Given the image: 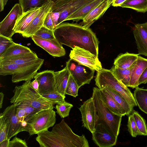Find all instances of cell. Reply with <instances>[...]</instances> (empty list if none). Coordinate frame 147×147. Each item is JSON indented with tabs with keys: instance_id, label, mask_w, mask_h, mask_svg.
<instances>
[{
	"instance_id": "13",
	"label": "cell",
	"mask_w": 147,
	"mask_h": 147,
	"mask_svg": "<svg viewBox=\"0 0 147 147\" xmlns=\"http://www.w3.org/2000/svg\"><path fill=\"white\" fill-rule=\"evenodd\" d=\"M54 3L52 0H47L42 5L38 14L22 34L23 37L31 38L43 26L45 18L48 14L51 12Z\"/></svg>"
},
{
	"instance_id": "15",
	"label": "cell",
	"mask_w": 147,
	"mask_h": 147,
	"mask_svg": "<svg viewBox=\"0 0 147 147\" xmlns=\"http://www.w3.org/2000/svg\"><path fill=\"white\" fill-rule=\"evenodd\" d=\"M54 73V71L46 70L37 73L34 76V78L38 82V92L41 95L58 92L55 85Z\"/></svg>"
},
{
	"instance_id": "1",
	"label": "cell",
	"mask_w": 147,
	"mask_h": 147,
	"mask_svg": "<svg viewBox=\"0 0 147 147\" xmlns=\"http://www.w3.org/2000/svg\"><path fill=\"white\" fill-rule=\"evenodd\" d=\"M53 32L61 45L72 49L75 46L82 47L98 57L99 42L90 28L77 23H62L55 27Z\"/></svg>"
},
{
	"instance_id": "38",
	"label": "cell",
	"mask_w": 147,
	"mask_h": 147,
	"mask_svg": "<svg viewBox=\"0 0 147 147\" xmlns=\"http://www.w3.org/2000/svg\"><path fill=\"white\" fill-rule=\"evenodd\" d=\"M127 127L130 135L134 137H136L140 134L132 114L129 115L127 123Z\"/></svg>"
},
{
	"instance_id": "31",
	"label": "cell",
	"mask_w": 147,
	"mask_h": 147,
	"mask_svg": "<svg viewBox=\"0 0 147 147\" xmlns=\"http://www.w3.org/2000/svg\"><path fill=\"white\" fill-rule=\"evenodd\" d=\"M32 51L29 48L18 44L15 43L8 49L0 56V58L15 56Z\"/></svg>"
},
{
	"instance_id": "37",
	"label": "cell",
	"mask_w": 147,
	"mask_h": 147,
	"mask_svg": "<svg viewBox=\"0 0 147 147\" xmlns=\"http://www.w3.org/2000/svg\"><path fill=\"white\" fill-rule=\"evenodd\" d=\"M34 35L46 39L53 40L56 38L53 31L48 29L43 26Z\"/></svg>"
},
{
	"instance_id": "12",
	"label": "cell",
	"mask_w": 147,
	"mask_h": 147,
	"mask_svg": "<svg viewBox=\"0 0 147 147\" xmlns=\"http://www.w3.org/2000/svg\"><path fill=\"white\" fill-rule=\"evenodd\" d=\"M22 13L20 4H16L0 23V35L12 39V36L15 33L13 29L16 22Z\"/></svg>"
},
{
	"instance_id": "4",
	"label": "cell",
	"mask_w": 147,
	"mask_h": 147,
	"mask_svg": "<svg viewBox=\"0 0 147 147\" xmlns=\"http://www.w3.org/2000/svg\"><path fill=\"white\" fill-rule=\"evenodd\" d=\"M13 62L18 65L20 68L19 72L12 77L13 82L31 80L37 73L43 64L44 60L39 58L33 51L18 55L0 58Z\"/></svg>"
},
{
	"instance_id": "16",
	"label": "cell",
	"mask_w": 147,
	"mask_h": 147,
	"mask_svg": "<svg viewBox=\"0 0 147 147\" xmlns=\"http://www.w3.org/2000/svg\"><path fill=\"white\" fill-rule=\"evenodd\" d=\"M31 38L36 44L54 57L63 56L66 54L65 49L56 38L46 39L35 35L33 36Z\"/></svg>"
},
{
	"instance_id": "32",
	"label": "cell",
	"mask_w": 147,
	"mask_h": 147,
	"mask_svg": "<svg viewBox=\"0 0 147 147\" xmlns=\"http://www.w3.org/2000/svg\"><path fill=\"white\" fill-rule=\"evenodd\" d=\"M132 114L139 132L140 135L147 136V126L144 119L138 113L134 110Z\"/></svg>"
},
{
	"instance_id": "29",
	"label": "cell",
	"mask_w": 147,
	"mask_h": 147,
	"mask_svg": "<svg viewBox=\"0 0 147 147\" xmlns=\"http://www.w3.org/2000/svg\"><path fill=\"white\" fill-rule=\"evenodd\" d=\"M133 95L139 109L147 114V89L137 87L134 91Z\"/></svg>"
},
{
	"instance_id": "7",
	"label": "cell",
	"mask_w": 147,
	"mask_h": 147,
	"mask_svg": "<svg viewBox=\"0 0 147 147\" xmlns=\"http://www.w3.org/2000/svg\"><path fill=\"white\" fill-rule=\"evenodd\" d=\"M55 112L53 109L41 111L30 117L26 122L23 131L30 135L37 134L53 126L56 121Z\"/></svg>"
},
{
	"instance_id": "17",
	"label": "cell",
	"mask_w": 147,
	"mask_h": 147,
	"mask_svg": "<svg viewBox=\"0 0 147 147\" xmlns=\"http://www.w3.org/2000/svg\"><path fill=\"white\" fill-rule=\"evenodd\" d=\"M1 114L8 120L9 127L8 138L10 139L19 132L23 131L22 123L16 114V106L14 104L8 106Z\"/></svg>"
},
{
	"instance_id": "14",
	"label": "cell",
	"mask_w": 147,
	"mask_h": 147,
	"mask_svg": "<svg viewBox=\"0 0 147 147\" xmlns=\"http://www.w3.org/2000/svg\"><path fill=\"white\" fill-rule=\"evenodd\" d=\"M92 139L100 147H111L115 145L117 137L111 133L101 124H97L92 133Z\"/></svg>"
},
{
	"instance_id": "28",
	"label": "cell",
	"mask_w": 147,
	"mask_h": 147,
	"mask_svg": "<svg viewBox=\"0 0 147 147\" xmlns=\"http://www.w3.org/2000/svg\"><path fill=\"white\" fill-rule=\"evenodd\" d=\"M20 71L19 67L17 64L9 61L0 60V75H12L13 77L16 75Z\"/></svg>"
},
{
	"instance_id": "53",
	"label": "cell",
	"mask_w": 147,
	"mask_h": 147,
	"mask_svg": "<svg viewBox=\"0 0 147 147\" xmlns=\"http://www.w3.org/2000/svg\"></svg>"
},
{
	"instance_id": "24",
	"label": "cell",
	"mask_w": 147,
	"mask_h": 147,
	"mask_svg": "<svg viewBox=\"0 0 147 147\" xmlns=\"http://www.w3.org/2000/svg\"><path fill=\"white\" fill-rule=\"evenodd\" d=\"M100 92L103 100L112 113L122 117L126 115L125 111L105 89H100Z\"/></svg>"
},
{
	"instance_id": "42",
	"label": "cell",
	"mask_w": 147,
	"mask_h": 147,
	"mask_svg": "<svg viewBox=\"0 0 147 147\" xmlns=\"http://www.w3.org/2000/svg\"><path fill=\"white\" fill-rule=\"evenodd\" d=\"M25 140H23L16 136L9 142L8 147H28Z\"/></svg>"
},
{
	"instance_id": "18",
	"label": "cell",
	"mask_w": 147,
	"mask_h": 147,
	"mask_svg": "<svg viewBox=\"0 0 147 147\" xmlns=\"http://www.w3.org/2000/svg\"><path fill=\"white\" fill-rule=\"evenodd\" d=\"M133 30L138 54L147 56V22L136 24Z\"/></svg>"
},
{
	"instance_id": "3",
	"label": "cell",
	"mask_w": 147,
	"mask_h": 147,
	"mask_svg": "<svg viewBox=\"0 0 147 147\" xmlns=\"http://www.w3.org/2000/svg\"><path fill=\"white\" fill-rule=\"evenodd\" d=\"M30 80L26 81L22 85L15 87L10 103L15 105L26 104L40 111L53 109L52 102L34 89L30 84Z\"/></svg>"
},
{
	"instance_id": "36",
	"label": "cell",
	"mask_w": 147,
	"mask_h": 147,
	"mask_svg": "<svg viewBox=\"0 0 147 147\" xmlns=\"http://www.w3.org/2000/svg\"><path fill=\"white\" fill-rule=\"evenodd\" d=\"M79 88L77 83L70 74L65 89V94L76 97L78 96Z\"/></svg>"
},
{
	"instance_id": "25",
	"label": "cell",
	"mask_w": 147,
	"mask_h": 147,
	"mask_svg": "<svg viewBox=\"0 0 147 147\" xmlns=\"http://www.w3.org/2000/svg\"><path fill=\"white\" fill-rule=\"evenodd\" d=\"M103 0H94L83 6L68 16L65 21L71 20L74 22H78L80 20H83L91 11Z\"/></svg>"
},
{
	"instance_id": "48",
	"label": "cell",
	"mask_w": 147,
	"mask_h": 147,
	"mask_svg": "<svg viewBox=\"0 0 147 147\" xmlns=\"http://www.w3.org/2000/svg\"><path fill=\"white\" fill-rule=\"evenodd\" d=\"M126 0H113V1L112 5L114 7L120 6Z\"/></svg>"
},
{
	"instance_id": "19",
	"label": "cell",
	"mask_w": 147,
	"mask_h": 147,
	"mask_svg": "<svg viewBox=\"0 0 147 147\" xmlns=\"http://www.w3.org/2000/svg\"><path fill=\"white\" fill-rule=\"evenodd\" d=\"M41 8V6L36 7L23 13L18 19L14 28L15 33L22 34L38 14Z\"/></svg>"
},
{
	"instance_id": "8",
	"label": "cell",
	"mask_w": 147,
	"mask_h": 147,
	"mask_svg": "<svg viewBox=\"0 0 147 147\" xmlns=\"http://www.w3.org/2000/svg\"><path fill=\"white\" fill-rule=\"evenodd\" d=\"M94 0H56L51 11L59 13L58 25L80 7Z\"/></svg>"
},
{
	"instance_id": "22",
	"label": "cell",
	"mask_w": 147,
	"mask_h": 147,
	"mask_svg": "<svg viewBox=\"0 0 147 147\" xmlns=\"http://www.w3.org/2000/svg\"><path fill=\"white\" fill-rule=\"evenodd\" d=\"M55 79L57 92L65 97V91L70 75L67 67L58 71H54Z\"/></svg>"
},
{
	"instance_id": "2",
	"label": "cell",
	"mask_w": 147,
	"mask_h": 147,
	"mask_svg": "<svg viewBox=\"0 0 147 147\" xmlns=\"http://www.w3.org/2000/svg\"><path fill=\"white\" fill-rule=\"evenodd\" d=\"M36 140L41 147H89L84 135L75 134L63 120L56 124L51 131L38 133Z\"/></svg>"
},
{
	"instance_id": "34",
	"label": "cell",
	"mask_w": 147,
	"mask_h": 147,
	"mask_svg": "<svg viewBox=\"0 0 147 147\" xmlns=\"http://www.w3.org/2000/svg\"><path fill=\"white\" fill-rule=\"evenodd\" d=\"M47 0H19L23 13L31 8L41 6Z\"/></svg>"
},
{
	"instance_id": "49",
	"label": "cell",
	"mask_w": 147,
	"mask_h": 147,
	"mask_svg": "<svg viewBox=\"0 0 147 147\" xmlns=\"http://www.w3.org/2000/svg\"><path fill=\"white\" fill-rule=\"evenodd\" d=\"M10 139H7L0 142V147H8Z\"/></svg>"
},
{
	"instance_id": "26",
	"label": "cell",
	"mask_w": 147,
	"mask_h": 147,
	"mask_svg": "<svg viewBox=\"0 0 147 147\" xmlns=\"http://www.w3.org/2000/svg\"><path fill=\"white\" fill-rule=\"evenodd\" d=\"M120 105L126 113V115L131 114L134 107L128 102L121 94L114 90L108 87L104 88Z\"/></svg>"
},
{
	"instance_id": "9",
	"label": "cell",
	"mask_w": 147,
	"mask_h": 147,
	"mask_svg": "<svg viewBox=\"0 0 147 147\" xmlns=\"http://www.w3.org/2000/svg\"><path fill=\"white\" fill-rule=\"evenodd\" d=\"M70 59L80 64L98 71L102 68L98 58L83 48L75 46L72 48L69 55Z\"/></svg>"
},
{
	"instance_id": "41",
	"label": "cell",
	"mask_w": 147,
	"mask_h": 147,
	"mask_svg": "<svg viewBox=\"0 0 147 147\" xmlns=\"http://www.w3.org/2000/svg\"><path fill=\"white\" fill-rule=\"evenodd\" d=\"M18 105H19L22 107L25 111L26 118L24 120L25 122H26L32 116L40 111L33 107L26 104H20Z\"/></svg>"
},
{
	"instance_id": "44",
	"label": "cell",
	"mask_w": 147,
	"mask_h": 147,
	"mask_svg": "<svg viewBox=\"0 0 147 147\" xmlns=\"http://www.w3.org/2000/svg\"><path fill=\"white\" fill-rule=\"evenodd\" d=\"M50 12L47 16L45 20L43 26L48 29L53 31L55 27L53 25Z\"/></svg>"
},
{
	"instance_id": "43",
	"label": "cell",
	"mask_w": 147,
	"mask_h": 147,
	"mask_svg": "<svg viewBox=\"0 0 147 147\" xmlns=\"http://www.w3.org/2000/svg\"><path fill=\"white\" fill-rule=\"evenodd\" d=\"M16 106V114L21 122L24 121L26 118V113L24 109L19 105Z\"/></svg>"
},
{
	"instance_id": "50",
	"label": "cell",
	"mask_w": 147,
	"mask_h": 147,
	"mask_svg": "<svg viewBox=\"0 0 147 147\" xmlns=\"http://www.w3.org/2000/svg\"><path fill=\"white\" fill-rule=\"evenodd\" d=\"M4 97V94L1 92L0 93V108L1 109L2 107V105Z\"/></svg>"
},
{
	"instance_id": "5",
	"label": "cell",
	"mask_w": 147,
	"mask_h": 147,
	"mask_svg": "<svg viewBox=\"0 0 147 147\" xmlns=\"http://www.w3.org/2000/svg\"><path fill=\"white\" fill-rule=\"evenodd\" d=\"M92 97L98 118L97 124H102L117 137L122 116L115 114L110 110L103 100L98 88H93Z\"/></svg>"
},
{
	"instance_id": "21",
	"label": "cell",
	"mask_w": 147,
	"mask_h": 147,
	"mask_svg": "<svg viewBox=\"0 0 147 147\" xmlns=\"http://www.w3.org/2000/svg\"><path fill=\"white\" fill-rule=\"evenodd\" d=\"M146 67L147 59L139 55L132 71L129 87L134 88L138 86L139 78Z\"/></svg>"
},
{
	"instance_id": "52",
	"label": "cell",
	"mask_w": 147,
	"mask_h": 147,
	"mask_svg": "<svg viewBox=\"0 0 147 147\" xmlns=\"http://www.w3.org/2000/svg\"><path fill=\"white\" fill-rule=\"evenodd\" d=\"M7 1L8 0H3V6L4 7L6 5Z\"/></svg>"
},
{
	"instance_id": "11",
	"label": "cell",
	"mask_w": 147,
	"mask_h": 147,
	"mask_svg": "<svg viewBox=\"0 0 147 147\" xmlns=\"http://www.w3.org/2000/svg\"><path fill=\"white\" fill-rule=\"evenodd\" d=\"M79 109L81 114L84 126L92 133L95 130L98 118L92 98L85 101Z\"/></svg>"
},
{
	"instance_id": "35",
	"label": "cell",
	"mask_w": 147,
	"mask_h": 147,
	"mask_svg": "<svg viewBox=\"0 0 147 147\" xmlns=\"http://www.w3.org/2000/svg\"><path fill=\"white\" fill-rule=\"evenodd\" d=\"M73 107V105L65 101L56 104L55 109L57 114L61 118L68 117L70 111Z\"/></svg>"
},
{
	"instance_id": "45",
	"label": "cell",
	"mask_w": 147,
	"mask_h": 147,
	"mask_svg": "<svg viewBox=\"0 0 147 147\" xmlns=\"http://www.w3.org/2000/svg\"><path fill=\"white\" fill-rule=\"evenodd\" d=\"M50 13L53 25L55 27L58 25L59 13L58 12L53 11H51Z\"/></svg>"
},
{
	"instance_id": "27",
	"label": "cell",
	"mask_w": 147,
	"mask_h": 147,
	"mask_svg": "<svg viewBox=\"0 0 147 147\" xmlns=\"http://www.w3.org/2000/svg\"><path fill=\"white\" fill-rule=\"evenodd\" d=\"M135 64L131 67L125 69H121L113 65L110 70L118 80L129 87L132 71Z\"/></svg>"
},
{
	"instance_id": "39",
	"label": "cell",
	"mask_w": 147,
	"mask_h": 147,
	"mask_svg": "<svg viewBox=\"0 0 147 147\" xmlns=\"http://www.w3.org/2000/svg\"><path fill=\"white\" fill-rule=\"evenodd\" d=\"M43 96L51 101L54 105L64 102L65 98L58 92H52L43 94Z\"/></svg>"
},
{
	"instance_id": "46",
	"label": "cell",
	"mask_w": 147,
	"mask_h": 147,
	"mask_svg": "<svg viewBox=\"0 0 147 147\" xmlns=\"http://www.w3.org/2000/svg\"><path fill=\"white\" fill-rule=\"evenodd\" d=\"M147 82V67H146L140 77L138 80L139 85L145 84Z\"/></svg>"
},
{
	"instance_id": "6",
	"label": "cell",
	"mask_w": 147,
	"mask_h": 147,
	"mask_svg": "<svg viewBox=\"0 0 147 147\" xmlns=\"http://www.w3.org/2000/svg\"><path fill=\"white\" fill-rule=\"evenodd\" d=\"M95 81L99 89L109 87L119 93L134 107L138 106L133 94L128 87L118 80L110 69L102 68L97 71Z\"/></svg>"
},
{
	"instance_id": "10",
	"label": "cell",
	"mask_w": 147,
	"mask_h": 147,
	"mask_svg": "<svg viewBox=\"0 0 147 147\" xmlns=\"http://www.w3.org/2000/svg\"><path fill=\"white\" fill-rule=\"evenodd\" d=\"M66 66L79 88L85 84H89L93 77L95 70L70 59L66 62Z\"/></svg>"
},
{
	"instance_id": "23",
	"label": "cell",
	"mask_w": 147,
	"mask_h": 147,
	"mask_svg": "<svg viewBox=\"0 0 147 147\" xmlns=\"http://www.w3.org/2000/svg\"><path fill=\"white\" fill-rule=\"evenodd\" d=\"M139 55L128 52L120 53L115 59L114 65L121 69L129 68L135 64Z\"/></svg>"
},
{
	"instance_id": "51",
	"label": "cell",
	"mask_w": 147,
	"mask_h": 147,
	"mask_svg": "<svg viewBox=\"0 0 147 147\" xmlns=\"http://www.w3.org/2000/svg\"><path fill=\"white\" fill-rule=\"evenodd\" d=\"M0 11H2L4 9V7L3 6V0H0Z\"/></svg>"
},
{
	"instance_id": "40",
	"label": "cell",
	"mask_w": 147,
	"mask_h": 147,
	"mask_svg": "<svg viewBox=\"0 0 147 147\" xmlns=\"http://www.w3.org/2000/svg\"><path fill=\"white\" fill-rule=\"evenodd\" d=\"M15 43L12 39L0 35V56Z\"/></svg>"
},
{
	"instance_id": "33",
	"label": "cell",
	"mask_w": 147,
	"mask_h": 147,
	"mask_svg": "<svg viewBox=\"0 0 147 147\" xmlns=\"http://www.w3.org/2000/svg\"><path fill=\"white\" fill-rule=\"evenodd\" d=\"M8 120L5 116L0 115V142L8 138Z\"/></svg>"
},
{
	"instance_id": "47",
	"label": "cell",
	"mask_w": 147,
	"mask_h": 147,
	"mask_svg": "<svg viewBox=\"0 0 147 147\" xmlns=\"http://www.w3.org/2000/svg\"><path fill=\"white\" fill-rule=\"evenodd\" d=\"M30 84L34 89L38 92L39 84L38 81L36 79H35L32 82L31 81Z\"/></svg>"
},
{
	"instance_id": "30",
	"label": "cell",
	"mask_w": 147,
	"mask_h": 147,
	"mask_svg": "<svg viewBox=\"0 0 147 147\" xmlns=\"http://www.w3.org/2000/svg\"><path fill=\"white\" fill-rule=\"evenodd\" d=\"M120 7L130 8L137 12L144 13L147 11V0H126Z\"/></svg>"
},
{
	"instance_id": "20",
	"label": "cell",
	"mask_w": 147,
	"mask_h": 147,
	"mask_svg": "<svg viewBox=\"0 0 147 147\" xmlns=\"http://www.w3.org/2000/svg\"><path fill=\"white\" fill-rule=\"evenodd\" d=\"M113 0H104L94 8L83 20L82 25L89 28L95 22L101 17L112 5Z\"/></svg>"
}]
</instances>
